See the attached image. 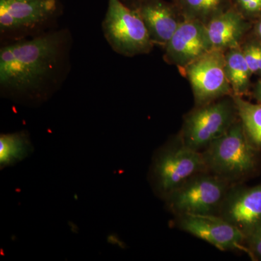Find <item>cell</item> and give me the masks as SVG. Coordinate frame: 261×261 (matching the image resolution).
Wrapping results in <instances>:
<instances>
[{
    "label": "cell",
    "instance_id": "cell-7",
    "mask_svg": "<svg viewBox=\"0 0 261 261\" xmlns=\"http://www.w3.org/2000/svg\"><path fill=\"white\" fill-rule=\"evenodd\" d=\"M232 184L205 171L195 175L165 199L175 216L218 215Z\"/></svg>",
    "mask_w": 261,
    "mask_h": 261
},
{
    "label": "cell",
    "instance_id": "cell-11",
    "mask_svg": "<svg viewBox=\"0 0 261 261\" xmlns=\"http://www.w3.org/2000/svg\"><path fill=\"white\" fill-rule=\"evenodd\" d=\"M219 216L238 228L246 238L261 221V185L252 187L233 185Z\"/></svg>",
    "mask_w": 261,
    "mask_h": 261
},
{
    "label": "cell",
    "instance_id": "cell-6",
    "mask_svg": "<svg viewBox=\"0 0 261 261\" xmlns=\"http://www.w3.org/2000/svg\"><path fill=\"white\" fill-rule=\"evenodd\" d=\"M102 29L113 50L121 56L149 54L153 49L154 42L140 14L121 0H108Z\"/></svg>",
    "mask_w": 261,
    "mask_h": 261
},
{
    "label": "cell",
    "instance_id": "cell-13",
    "mask_svg": "<svg viewBox=\"0 0 261 261\" xmlns=\"http://www.w3.org/2000/svg\"><path fill=\"white\" fill-rule=\"evenodd\" d=\"M213 49L224 51L241 47L250 28L247 20L233 7L205 24Z\"/></svg>",
    "mask_w": 261,
    "mask_h": 261
},
{
    "label": "cell",
    "instance_id": "cell-5",
    "mask_svg": "<svg viewBox=\"0 0 261 261\" xmlns=\"http://www.w3.org/2000/svg\"><path fill=\"white\" fill-rule=\"evenodd\" d=\"M238 119L233 96L196 106L185 115L178 137L187 147L202 152Z\"/></svg>",
    "mask_w": 261,
    "mask_h": 261
},
{
    "label": "cell",
    "instance_id": "cell-17",
    "mask_svg": "<svg viewBox=\"0 0 261 261\" xmlns=\"http://www.w3.org/2000/svg\"><path fill=\"white\" fill-rule=\"evenodd\" d=\"M32 148V143L25 132L1 135L0 165L5 168L19 162L28 156Z\"/></svg>",
    "mask_w": 261,
    "mask_h": 261
},
{
    "label": "cell",
    "instance_id": "cell-20",
    "mask_svg": "<svg viewBox=\"0 0 261 261\" xmlns=\"http://www.w3.org/2000/svg\"><path fill=\"white\" fill-rule=\"evenodd\" d=\"M245 244L253 260H261V221L246 237Z\"/></svg>",
    "mask_w": 261,
    "mask_h": 261
},
{
    "label": "cell",
    "instance_id": "cell-9",
    "mask_svg": "<svg viewBox=\"0 0 261 261\" xmlns=\"http://www.w3.org/2000/svg\"><path fill=\"white\" fill-rule=\"evenodd\" d=\"M179 229L208 243L221 251L239 250L250 256L245 235L218 215L182 214L176 216Z\"/></svg>",
    "mask_w": 261,
    "mask_h": 261
},
{
    "label": "cell",
    "instance_id": "cell-2",
    "mask_svg": "<svg viewBox=\"0 0 261 261\" xmlns=\"http://www.w3.org/2000/svg\"><path fill=\"white\" fill-rule=\"evenodd\" d=\"M207 172L237 185L256 171L259 149L247 138L240 119L202 152Z\"/></svg>",
    "mask_w": 261,
    "mask_h": 261
},
{
    "label": "cell",
    "instance_id": "cell-4",
    "mask_svg": "<svg viewBox=\"0 0 261 261\" xmlns=\"http://www.w3.org/2000/svg\"><path fill=\"white\" fill-rule=\"evenodd\" d=\"M207 168L202 152L190 148L178 135L154 156L150 180L154 192L166 199L171 192Z\"/></svg>",
    "mask_w": 261,
    "mask_h": 261
},
{
    "label": "cell",
    "instance_id": "cell-14",
    "mask_svg": "<svg viewBox=\"0 0 261 261\" xmlns=\"http://www.w3.org/2000/svg\"><path fill=\"white\" fill-rule=\"evenodd\" d=\"M182 18L206 24L233 7V0H173Z\"/></svg>",
    "mask_w": 261,
    "mask_h": 261
},
{
    "label": "cell",
    "instance_id": "cell-10",
    "mask_svg": "<svg viewBox=\"0 0 261 261\" xmlns=\"http://www.w3.org/2000/svg\"><path fill=\"white\" fill-rule=\"evenodd\" d=\"M205 24L184 19L165 46L163 59L180 71L212 49Z\"/></svg>",
    "mask_w": 261,
    "mask_h": 261
},
{
    "label": "cell",
    "instance_id": "cell-12",
    "mask_svg": "<svg viewBox=\"0 0 261 261\" xmlns=\"http://www.w3.org/2000/svg\"><path fill=\"white\" fill-rule=\"evenodd\" d=\"M135 9L143 20L154 44H167L184 18L173 3L166 0H137Z\"/></svg>",
    "mask_w": 261,
    "mask_h": 261
},
{
    "label": "cell",
    "instance_id": "cell-22",
    "mask_svg": "<svg viewBox=\"0 0 261 261\" xmlns=\"http://www.w3.org/2000/svg\"><path fill=\"white\" fill-rule=\"evenodd\" d=\"M255 32H256L257 37H258L259 39H260L261 40V18L256 24V27H255Z\"/></svg>",
    "mask_w": 261,
    "mask_h": 261
},
{
    "label": "cell",
    "instance_id": "cell-15",
    "mask_svg": "<svg viewBox=\"0 0 261 261\" xmlns=\"http://www.w3.org/2000/svg\"><path fill=\"white\" fill-rule=\"evenodd\" d=\"M225 68L232 96L244 97L250 87L251 70L247 65L241 47L225 53Z\"/></svg>",
    "mask_w": 261,
    "mask_h": 261
},
{
    "label": "cell",
    "instance_id": "cell-16",
    "mask_svg": "<svg viewBox=\"0 0 261 261\" xmlns=\"http://www.w3.org/2000/svg\"><path fill=\"white\" fill-rule=\"evenodd\" d=\"M238 118L247 138L256 148H261V103H252L243 97L233 96Z\"/></svg>",
    "mask_w": 261,
    "mask_h": 261
},
{
    "label": "cell",
    "instance_id": "cell-21",
    "mask_svg": "<svg viewBox=\"0 0 261 261\" xmlns=\"http://www.w3.org/2000/svg\"><path fill=\"white\" fill-rule=\"evenodd\" d=\"M254 96L257 102L261 103V80H259L255 86V89H254Z\"/></svg>",
    "mask_w": 261,
    "mask_h": 261
},
{
    "label": "cell",
    "instance_id": "cell-19",
    "mask_svg": "<svg viewBox=\"0 0 261 261\" xmlns=\"http://www.w3.org/2000/svg\"><path fill=\"white\" fill-rule=\"evenodd\" d=\"M233 7L247 20L261 18V0H233Z\"/></svg>",
    "mask_w": 261,
    "mask_h": 261
},
{
    "label": "cell",
    "instance_id": "cell-3",
    "mask_svg": "<svg viewBox=\"0 0 261 261\" xmlns=\"http://www.w3.org/2000/svg\"><path fill=\"white\" fill-rule=\"evenodd\" d=\"M62 13L61 0H0V36L5 42L35 37L54 29Z\"/></svg>",
    "mask_w": 261,
    "mask_h": 261
},
{
    "label": "cell",
    "instance_id": "cell-1",
    "mask_svg": "<svg viewBox=\"0 0 261 261\" xmlns=\"http://www.w3.org/2000/svg\"><path fill=\"white\" fill-rule=\"evenodd\" d=\"M72 46L67 29L5 42L0 49L2 95L23 104L49 99L68 77Z\"/></svg>",
    "mask_w": 261,
    "mask_h": 261
},
{
    "label": "cell",
    "instance_id": "cell-8",
    "mask_svg": "<svg viewBox=\"0 0 261 261\" xmlns=\"http://www.w3.org/2000/svg\"><path fill=\"white\" fill-rule=\"evenodd\" d=\"M182 74L190 82L196 106L232 95L226 76L224 51L211 49L189 65Z\"/></svg>",
    "mask_w": 261,
    "mask_h": 261
},
{
    "label": "cell",
    "instance_id": "cell-18",
    "mask_svg": "<svg viewBox=\"0 0 261 261\" xmlns=\"http://www.w3.org/2000/svg\"><path fill=\"white\" fill-rule=\"evenodd\" d=\"M241 49L252 74H261L260 43L255 41L243 42Z\"/></svg>",
    "mask_w": 261,
    "mask_h": 261
}]
</instances>
